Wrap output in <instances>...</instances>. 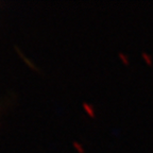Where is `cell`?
I'll use <instances>...</instances> for the list:
<instances>
[{
	"label": "cell",
	"mask_w": 153,
	"mask_h": 153,
	"mask_svg": "<svg viewBox=\"0 0 153 153\" xmlns=\"http://www.w3.org/2000/svg\"><path fill=\"white\" fill-rule=\"evenodd\" d=\"M141 54H143V57L145 59V61H146L148 64H152L153 60H152V56H151V55H149L148 53L145 52V51H143V53H141Z\"/></svg>",
	"instance_id": "6da1fadb"
}]
</instances>
